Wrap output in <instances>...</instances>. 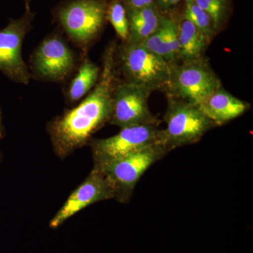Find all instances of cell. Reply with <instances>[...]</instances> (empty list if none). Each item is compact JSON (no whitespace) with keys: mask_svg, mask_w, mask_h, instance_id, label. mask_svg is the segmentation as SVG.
Wrapping results in <instances>:
<instances>
[{"mask_svg":"<svg viewBox=\"0 0 253 253\" xmlns=\"http://www.w3.org/2000/svg\"><path fill=\"white\" fill-rule=\"evenodd\" d=\"M116 51V45L113 42L106 48L99 81L87 97L77 107L50 124L51 141L55 151L61 157L81 147L91 134L109 122L113 92L118 83Z\"/></svg>","mask_w":253,"mask_h":253,"instance_id":"cell-1","label":"cell"},{"mask_svg":"<svg viewBox=\"0 0 253 253\" xmlns=\"http://www.w3.org/2000/svg\"><path fill=\"white\" fill-rule=\"evenodd\" d=\"M164 120L166 127L161 129V138L168 153L198 142L208 131L217 126L198 105L171 95L168 96Z\"/></svg>","mask_w":253,"mask_h":253,"instance_id":"cell-2","label":"cell"},{"mask_svg":"<svg viewBox=\"0 0 253 253\" xmlns=\"http://www.w3.org/2000/svg\"><path fill=\"white\" fill-rule=\"evenodd\" d=\"M116 62L126 82L151 91L167 89L172 64L139 44L123 42L116 47Z\"/></svg>","mask_w":253,"mask_h":253,"instance_id":"cell-3","label":"cell"},{"mask_svg":"<svg viewBox=\"0 0 253 253\" xmlns=\"http://www.w3.org/2000/svg\"><path fill=\"white\" fill-rule=\"evenodd\" d=\"M107 4L108 0H67L55 9L54 16L71 41L85 48L104 27Z\"/></svg>","mask_w":253,"mask_h":253,"instance_id":"cell-4","label":"cell"},{"mask_svg":"<svg viewBox=\"0 0 253 253\" xmlns=\"http://www.w3.org/2000/svg\"><path fill=\"white\" fill-rule=\"evenodd\" d=\"M221 85L207 59L181 61L172 64L168 94L199 106Z\"/></svg>","mask_w":253,"mask_h":253,"instance_id":"cell-5","label":"cell"},{"mask_svg":"<svg viewBox=\"0 0 253 253\" xmlns=\"http://www.w3.org/2000/svg\"><path fill=\"white\" fill-rule=\"evenodd\" d=\"M167 154L164 147L156 145L94 166L99 168L113 183L116 189V198L126 201L130 197L141 176Z\"/></svg>","mask_w":253,"mask_h":253,"instance_id":"cell-6","label":"cell"},{"mask_svg":"<svg viewBox=\"0 0 253 253\" xmlns=\"http://www.w3.org/2000/svg\"><path fill=\"white\" fill-rule=\"evenodd\" d=\"M156 145L163 147L161 129L157 126H137L122 128L116 135L93 141L91 149L98 166Z\"/></svg>","mask_w":253,"mask_h":253,"instance_id":"cell-7","label":"cell"},{"mask_svg":"<svg viewBox=\"0 0 253 253\" xmlns=\"http://www.w3.org/2000/svg\"><path fill=\"white\" fill-rule=\"evenodd\" d=\"M25 9L21 17L10 20L7 26L0 30V71L11 81L28 84L31 76L23 61L21 49L36 14L31 7Z\"/></svg>","mask_w":253,"mask_h":253,"instance_id":"cell-8","label":"cell"},{"mask_svg":"<svg viewBox=\"0 0 253 253\" xmlns=\"http://www.w3.org/2000/svg\"><path fill=\"white\" fill-rule=\"evenodd\" d=\"M152 91L127 82L116 83L112 96L109 123L122 128L157 126L160 121L149 109L148 100Z\"/></svg>","mask_w":253,"mask_h":253,"instance_id":"cell-9","label":"cell"},{"mask_svg":"<svg viewBox=\"0 0 253 253\" xmlns=\"http://www.w3.org/2000/svg\"><path fill=\"white\" fill-rule=\"evenodd\" d=\"M76 56L59 36L46 38L38 46L32 59L33 73L47 81H61L73 72Z\"/></svg>","mask_w":253,"mask_h":253,"instance_id":"cell-10","label":"cell"},{"mask_svg":"<svg viewBox=\"0 0 253 253\" xmlns=\"http://www.w3.org/2000/svg\"><path fill=\"white\" fill-rule=\"evenodd\" d=\"M115 186L99 168L94 166L85 181L78 188L49 223L51 229L59 227L70 217L95 203L116 198Z\"/></svg>","mask_w":253,"mask_h":253,"instance_id":"cell-11","label":"cell"},{"mask_svg":"<svg viewBox=\"0 0 253 253\" xmlns=\"http://www.w3.org/2000/svg\"><path fill=\"white\" fill-rule=\"evenodd\" d=\"M199 106L217 126L242 116L250 109L251 105L238 99L221 85Z\"/></svg>","mask_w":253,"mask_h":253,"instance_id":"cell-12","label":"cell"},{"mask_svg":"<svg viewBox=\"0 0 253 253\" xmlns=\"http://www.w3.org/2000/svg\"><path fill=\"white\" fill-rule=\"evenodd\" d=\"M139 44L170 64L176 63L179 49L178 21L162 16L158 29Z\"/></svg>","mask_w":253,"mask_h":253,"instance_id":"cell-13","label":"cell"},{"mask_svg":"<svg viewBox=\"0 0 253 253\" xmlns=\"http://www.w3.org/2000/svg\"><path fill=\"white\" fill-rule=\"evenodd\" d=\"M126 10L129 22V38L126 42L140 44L159 27L163 15L156 4Z\"/></svg>","mask_w":253,"mask_h":253,"instance_id":"cell-14","label":"cell"},{"mask_svg":"<svg viewBox=\"0 0 253 253\" xmlns=\"http://www.w3.org/2000/svg\"><path fill=\"white\" fill-rule=\"evenodd\" d=\"M178 41L179 44L178 59L181 61L203 57L211 43L202 32L184 17L178 21Z\"/></svg>","mask_w":253,"mask_h":253,"instance_id":"cell-15","label":"cell"},{"mask_svg":"<svg viewBox=\"0 0 253 253\" xmlns=\"http://www.w3.org/2000/svg\"><path fill=\"white\" fill-rule=\"evenodd\" d=\"M101 70L87 58L83 61L76 77L68 86L67 97L71 103L81 99L92 89L99 79Z\"/></svg>","mask_w":253,"mask_h":253,"instance_id":"cell-16","label":"cell"},{"mask_svg":"<svg viewBox=\"0 0 253 253\" xmlns=\"http://www.w3.org/2000/svg\"><path fill=\"white\" fill-rule=\"evenodd\" d=\"M184 17L191 21L198 29L202 32L208 41L217 35L214 23L210 15L194 1L186 2Z\"/></svg>","mask_w":253,"mask_h":253,"instance_id":"cell-17","label":"cell"},{"mask_svg":"<svg viewBox=\"0 0 253 253\" xmlns=\"http://www.w3.org/2000/svg\"><path fill=\"white\" fill-rule=\"evenodd\" d=\"M106 19L112 25L117 36L126 42L129 38V22L126 6L121 0H108Z\"/></svg>","mask_w":253,"mask_h":253,"instance_id":"cell-18","label":"cell"},{"mask_svg":"<svg viewBox=\"0 0 253 253\" xmlns=\"http://www.w3.org/2000/svg\"><path fill=\"white\" fill-rule=\"evenodd\" d=\"M212 18L218 32L227 22L231 11V0H194Z\"/></svg>","mask_w":253,"mask_h":253,"instance_id":"cell-19","label":"cell"},{"mask_svg":"<svg viewBox=\"0 0 253 253\" xmlns=\"http://www.w3.org/2000/svg\"><path fill=\"white\" fill-rule=\"evenodd\" d=\"M126 9H139L155 4L156 0H121Z\"/></svg>","mask_w":253,"mask_h":253,"instance_id":"cell-20","label":"cell"},{"mask_svg":"<svg viewBox=\"0 0 253 253\" xmlns=\"http://www.w3.org/2000/svg\"><path fill=\"white\" fill-rule=\"evenodd\" d=\"M180 1L181 0H156L155 4L161 12H166L172 10Z\"/></svg>","mask_w":253,"mask_h":253,"instance_id":"cell-21","label":"cell"},{"mask_svg":"<svg viewBox=\"0 0 253 253\" xmlns=\"http://www.w3.org/2000/svg\"><path fill=\"white\" fill-rule=\"evenodd\" d=\"M3 136V128L2 124H1V113L0 110V139H1Z\"/></svg>","mask_w":253,"mask_h":253,"instance_id":"cell-22","label":"cell"},{"mask_svg":"<svg viewBox=\"0 0 253 253\" xmlns=\"http://www.w3.org/2000/svg\"><path fill=\"white\" fill-rule=\"evenodd\" d=\"M23 1L25 2V7H31L30 4H31L32 0H23Z\"/></svg>","mask_w":253,"mask_h":253,"instance_id":"cell-23","label":"cell"},{"mask_svg":"<svg viewBox=\"0 0 253 253\" xmlns=\"http://www.w3.org/2000/svg\"><path fill=\"white\" fill-rule=\"evenodd\" d=\"M184 1H185V2H187V1H194V0H184Z\"/></svg>","mask_w":253,"mask_h":253,"instance_id":"cell-24","label":"cell"}]
</instances>
